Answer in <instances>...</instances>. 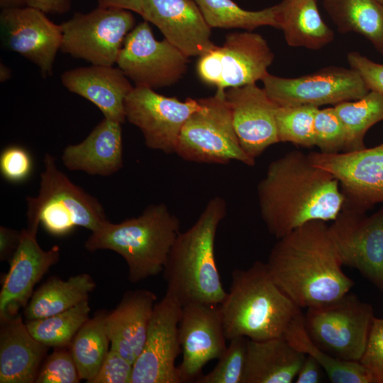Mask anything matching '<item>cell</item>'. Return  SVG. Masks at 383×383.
I'll list each match as a JSON object with an SVG mask.
<instances>
[{"label":"cell","mask_w":383,"mask_h":383,"mask_svg":"<svg viewBox=\"0 0 383 383\" xmlns=\"http://www.w3.org/2000/svg\"><path fill=\"white\" fill-rule=\"evenodd\" d=\"M260 212L277 239L313 221H333L345 198L338 180L292 150L272 161L257 187Z\"/></svg>","instance_id":"cell-1"},{"label":"cell","mask_w":383,"mask_h":383,"mask_svg":"<svg viewBox=\"0 0 383 383\" xmlns=\"http://www.w3.org/2000/svg\"><path fill=\"white\" fill-rule=\"evenodd\" d=\"M265 263L276 285L301 309L333 301L354 285L323 221H310L277 239Z\"/></svg>","instance_id":"cell-2"},{"label":"cell","mask_w":383,"mask_h":383,"mask_svg":"<svg viewBox=\"0 0 383 383\" xmlns=\"http://www.w3.org/2000/svg\"><path fill=\"white\" fill-rule=\"evenodd\" d=\"M226 211L225 199L212 197L195 223L179 232L170 249L162 271L166 292L182 306L220 304L226 294L215 258L216 232Z\"/></svg>","instance_id":"cell-3"},{"label":"cell","mask_w":383,"mask_h":383,"mask_svg":"<svg viewBox=\"0 0 383 383\" xmlns=\"http://www.w3.org/2000/svg\"><path fill=\"white\" fill-rule=\"evenodd\" d=\"M227 340L244 336L252 340L284 338L304 313L276 285L266 263L255 261L231 274L228 292L219 304Z\"/></svg>","instance_id":"cell-4"},{"label":"cell","mask_w":383,"mask_h":383,"mask_svg":"<svg viewBox=\"0 0 383 383\" xmlns=\"http://www.w3.org/2000/svg\"><path fill=\"white\" fill-rule=\"evenodd\" d=\"M180 232V221L164 203L150 204L138 217L113 223L109 220L91 232L88 251L109 250L126 261L128 279L137 283L162 272Z\"/></svg>","instance_id":"cell-5"},{"label":"cell","mask_w":383,"mask_h":383,"mask_svg":"<svg viewBox=\"0 0 383 383\" xmlns=\"http://www.w3.org/2000/svg\"><path fill=\"white\" fill-rule=\"evenodd\" d=\"M40 174L39 192L27 196L28 227L41 225L50 235L63 237L76 227L95 231L108 219L99 201L74 184L46 153Z\"/></svg>","instance_id":"cell-6"},{"label":"cell","mask_w":383,"mask_h":383,"mask_svg":"<svg viewBox=\"0 0 383 383\" xmlns=\"http://www.w3.org/2000/svg\"><path fill=\"white\" fill-rule=\"evenodd\" d=\"M225 91L216 90L214 96L198 99L201 107L182 127L174 153L198 163L237 161L254 166L255 159L244 151L235 133Z\"/></svg>","instance_id":"cell-7"},{"label":"cell","mask_w":383,"mask_h":383,"mask_svg":"<svg viewBox=\"0 0 383 383\" xmlns=\"http://www.w3.org/2000/svg\"><path fill=\"white\" fill-rule=\"evenodd\" d=\"M372 306L348 292L342 297L306 309L304 324L313 343L341 360L360 361L374 318Z\"/></svg>","instance_id":"cell-8"},{"label":"cell","mask_w":383,"mask_h":383,"mask_svg":"<svg viewBox=\"0 0 383 383\" xmlns=\"http://www.w3.org/2000/svg\"><path fill=\"white\" fill-rule=\"evenodd\" d=\"M61 27L63 52L94 65L113 66L135 27V18L128 10L98 6L87 13H74Z\"/></svg>","instance_id":"cell-9"},{"label":"cell","mask_w":383,"mask_h":383,"mask_svg":"<svg viewBox=\"0 0 383 383\" xmlns=\"http://www.w3.org/2000/svg\"><path fill=\"white\" fill-rule=\"evenodd\" d=\"M273 60L274 54L262 35L232 33L221 46L199 57L196 73L204 83L225 91L262 80Z\"/></svg>","instance_id":"cell-10"},{"label":"cell","mask_w":383,"mask_h":383,"mask_svg":"<svg viewBox=\"0 0 383 383\" xmlns=\"http://www.w3.org/2000/svg\"><path fill=\"white\" fill-rule=\"evenodd\" d=\"M188 57L165 38H155L145 21L127 35L116 63L135 87L158 89L177 82L186 73Z\"/></svg>","instance_id":"cell-11"},{"label":"cell","mask_w":383,"mask_h":383,"mask_svg":"<svg viewBox=\"0 0 383 383\" xmlns=\"http://www.w3.org/2000/svg\"><path fill=\"white\" fill-rule=\"evenodd\" d=\"M262 82L268 96L279 106L335 105L362 98L370 91L357 71L337 66L294 78L267 73Z\"/></svg>","instance_id":"cell-12"},{"label":"cell","mask_w":383,"mask_h":383,"mask_svg":"<svg viewBox=\"0 0 383 383\" xmlns=\"http://www.w3.org/2000/svg\"><path fill=\"white\" fill-rule=\"evenodd\" d=\"M311 163L331 174L345 198L343 208L365 213L383 203V143L363 149L308 154Z\"/></svg>","instance_id":"cell-13"},{"label":"cell","mask_w":383,"mask_h":383,"mask_svg":"<svg viewBox=\"0 0 383 383\" xmlns=\"http://www.w3.org/2000/svg\"><path fill=\"white\" fill-rule=\"evenodd\" d=\"M200 107L198 99L182 101L150 88L135 87L126 99L125 114L140 129L148 148L170 154L175 152L185 122Z\"/></svg>","instance_id":"cell-14"},{"label":"cell","mask_w":383,"mask_h":383,"mask_svg":"<svg viewBox=\"0 0 383 383\" xmlns=\"http://www.w3.org/2000/svg\"><path fill=\"white\" fill-rule=\"evenodd\" d=\"M333 221L328 231L343 265L383 293V208L369 216L343 208Z\"/></svg>","instance_id":"cell-15"},{"label":"cell","mask_w":383,"mask_h":383,"mask_svg":"<svg viewBox=\"0 0 383 383\" xmlns=\"http://www.w3.org/2000/svg\"><path fill=\"white\" fill-rule=\"evenodd\" d=\"M182 305L165 293L155 305L146 340L135 361L131 383H181L175 362L181 346Z\"/></svg>","instance_id":"cell-16"},{"label":"cell","mask_w":383,"mask_h":383,"mask_svg":"<svg viewBox=\"0 0 383 383\" xmlns=\"http://www.w3.org/2000/svg\"><path fill=\"white\" fill-rule=\"evenodd\" d=\"M179 339L182 353V362L177 367L181 382L196 380L204 367L218 359L227 347L219 304L189 303L182 306Z\"/></svg>","instance_id":"cell-17"},{"label":"cell","mask_w":383,"mask_h":383,"mask_svg":"<svg viewBox=\"0 0 383 383\" xmlns=\"http://www.w3.org/2000/svg\"><path fill=\"white\" fill-rule=\"evenodd\" d=\"M0 23L8 48L38 66L44 77L51 75L62 45L61 25L28 6L2 9Z\"/></svg>","instance_id":"cell-18"},{"label":"cell","mask_w":383,"mask_h":383,"mask_svg":"<svg viewBox=\"0 0 383 383\" xmlns=\"http://www.w3.org/2000/svg\"><path fill=\"white\" fill-rule=\"evenodd\" d=\"M38 228L21 231L18 245L9 260L0 292V319L19 313L30 301L35 285L60 259V249L44 250L37 240Z\"/></svg>","instance_id":"cell-19"},{"label":"cell","mask_w":383,"mask_h":383,"mask_svg":"<svg viewBox=\"0 0 383 383\" xmlns=\"http://www.w3.org/2000/svg\"><path fill=\"white\" fill-rule=\"evenodd\" d=\"M233 125L244 151L255 159L279 142L275 113L278 105L256 83L226 89Z\"/></svg>","instance_id":"cell-20"},{"label":"cell","mask_w":383,"mask_h":383,"mask_svg":"<svg viewBox=\"0 0 383 383\" xmlns=\"http://www.w3.org/2000/svg\"><path fill=\"white\" fill-rule=\"evenodd\" d=\"M140 16L188 57H200L216 47L211 28L194 0H143Z\"/></svg>","instance_id":"cell-21"},{"label":"cell","mask_w":383,"mask_h":383,"mask_svg":"<svg viewBox=\"0 0 383 383\" xmlns=\"http://www.w3.org/2000/svg\"><path fill=\"white\" fill-rule=\"evenodd\" d=\"M122 70L94 65L65 71L61 82L70 91L93 103L104 118L123 123L125 101L133 87Z\"/></svg>","instance_id":"cell-22"},{"label":"cell","mask_w":383,"mask_h":383,"mask_svg":"<svg viewBox=\"0 0 383 383\" xmlns=\"http://www.w3.org/2000/svg\"><path fill=\"white\" fill-rule=\"evenodd\" d=\"M157 296L147 289L127 292L106 316L111 348L134 364L145 345Z\"/></svg>","instance_id":"cell-23"},{"label":"cell","mask_w":383,"mask_h":383,"mask_svg":"<svg viewBox=\"0 0 383 383\" xmlns=\"http://www.w3.org/2000/svg\"><path fill=\"white\" fill-rule=\"evenodd\" d=\"M62 161L72 171L107 177L123 167L121 123L104 118L82 142L67 145Z\"/></svg>","instance_id":"cell-24"},{"label":"cell","mask_w":383,"mask_h":383,"mask_svg":"<svg viewBox=\"0 0 383 383\" xmlns=\"http://www.w3.org/2000/svg\"><path fill=\"white\" fill-rule=\"evenodd\" d=\"M0 320V382H35L48 347L33 337L19 313Z\"/></svg>","instance_id":"cell-25"},{"label":"cell","mask_w":383,"mask_h":383,"mask_svg":"<svg viewBox=\"0 0 383 383\" xmlns=\"http://www.w3.org/2000/svg\"><path fill=\"white\" fill-rule=\"evenodd\" d=\"M305 356L284 338L248 339L243 383H292Z\"/></svg>","instance_id":"cell-26"},{"label":"cell","mask_w":383,"mask_h":383,"mask_svg":"<svg viewBox=\"0 0 383 383\" xmlns=\"http://www.w3.org/2000/svg\"><path fill=\"white\" fill-rule=\"evenodd\" d=\"M279 28L292 47L318 50L334 38L322 19L316 0H282L277 4Z\"/></svg>","instance_id":"cell-27"},{"label":"cell","mask_w":383,"mask_h":383,"mask_svg":"<svg viewBox=\"0 0 383 383\" xmlns=\"http://www.w3.org/2000/svg\"><path fill=\"white\" fill-rule=\"evenodd\" d=\"M96 284L91 277L82 273L64 281L50 277L35 290L27 306V321L48 317L63 312L87 300Z\"/></svg>","instance_id":"cell-28"},{"label":"cell","mask_w":383,"mask_h":383,"mask_svg":"<svg viewBox=\"0 0 383 383\" xmlns=\"http://www.w3.org/2000/svg\"><path fill=\"white\" fill-rule=\"evenodd\" d=\"M339 32L366 38L383 55V3L378 0H323Z\"/></svg>","instance_id":"cell-29"},{"label":"cell","mask_w":383,"mask_h":383,"mask_svg":"<svg viewBox=\"0 0 383 383\" xmlns=\"http://www.w3.org/2000/svg\"><path fill=\"white\" fill-rule=\"evenodd\" d=\"M284 338L296 349L313 357L333 383H373L360 361L337 358L316 346L309 337L304 324V315L287 331Z\"/></svg>","instance_id":"cell-30"},{"label":"cell","mask_w":383,"mask_h":383,"mask_svg":"<svg viewBox=\"0 0 383 383\" xmlns=\"http://www.w3.org/2000/svg\"><path fill=\"white\" fill-rule=\"evenodd\" d=\"M107 312L98 311L80 328L71 343V354L81 379L91 383L109 349L106 328Z\"/></svg>","instance_id":"cell-31"},{"label":"cell","mask_w":383,"mask_h":383,"mask_svg":"<svg viewBox=\"0 0 383 383\" xmlns=\"http://www.w3.org/2000/svg\"><path fill=\"white\" fill-rule=\"evenodd\" d=\"M194 1L211 28H243L249 31L267 26L279 28L277 4L260 11H248L232 0Z\"/></svg>","instance_id":"cell-32"},{"label":"cell","mask_w":383,"mask_h":383,"mask_svg":"<svg viewBox=\"0 0 383 383\" xmlns=\"http://www.w3.org/2000/svg\"><path fill=\"white\" fill-rule=\"evenodd\" d=\"M334 108L345 130L343 152L365 148L367 131L383 121V95L370 91L362 98L340 102L334 105Z\"/></svg>","instance_id":"cell-33"},{"label":"cell","mask_w":383,"mask_h":383,"mask_svg":"<svg viewBox=\"0 0 383 383\" xmlns=\"http://www.w3.org/2000/svg\"><path fill=\"white\" fill-rule=\"evenodd\" d=\"M89 312L87 299L63 312L27 321L26 324L33 337L44 345L65 348L71 345L78 331L89 318Z\"/></svg>","instance_id":"cell-34"},{"label":"cell","mask_w":383,"mask_h":383,"mask_svg":"<svg viewBox=\"0 0 383 383\" xmlns=\"http://www.w3.org/2000/svg\"><path fill=\"white\" fill-rule=\"evenodd\" d=\"M318 109L308 105H278L275 119L279 142L309 148L315 146L314 118Z\"/></svg>","instance_id":"cell-35"},{"label":"cell","mask_w":383,"mask_h":383,"mask_svg":"<svg viewBox=\"0 0 383 383\" xmlns=\"http://www.w3.org/2000/svg\"><path fill=\"white\" fill-rule=\"evenodd\" d=\"M229 340V345L218 358L215 367L209 373L201 375L196 382L243 383L248 338L238 336Z\"/></svg>","instance_id":"cell-36"},{"label":"cell","mask_w":383,"mask_h":383,"mask_svg":"<svg viewBox=\"0 0 383 383\" xmlns=\"http://www.w3.org/2000/svg\"><path fill=\"white\" fill-rule=\"evenodd\" d=\"M315 146L323 153L343 151L346 134L334 106L317 109L314 118Z\"/></svg>","instance_id":"cell-37"},{"label":"cell","mask_w":383,"mask_h":383,"mask_svg":"<svg viewBox=\"0 0 383 383\" xmlns=\"http://www.w3.org/2000/svg\"><path fill=\"white\" fill-rule=\"evenodd\" d=\"M82 380L71 352L56 348L39 370L36 383H78Z\"/></svg>","instance_id":"cell-38"},{"label":"cell","mask_w":383,"mask_h":383,"mask_svg":"<svg viewBox=\"0 0 383 383\" xmlns=\"http://www.w3.org/2000/svg\"><path fill=\"white\" fill-rule=\"evenodd\" d=\"M33 170V157L21 145L5 147L0 154V172L2 177L12 184H20L29 179Z\"/></svg>","instance_id":"cell-39"},{"label":"cell","mask_w":383,"mask_h":383,"mask_svg":"<svg viewBox=\"0 0 383 383\" xmlns=\"http://www.w3.org/2000/svg\"><path fill=\"white\" fill-rule=\"evenodd\" d=\"M373 383H383V318L374 317L365 351L360 360Z\"/></svg>","instance_id":"cell-40"},{"label":"cell","mask_w":383,"mask_h":383,"mask_svg":"<svg viewBox=\"0 0 383 383\" xmlns=\"http://www.w3.org/2000/svg\"><path fill=\"white\" fill-rule=\"evenodd\" d=\"M133 364L110 348L91 383H131Z\"/></svg>","instance_id":"cell-41"},{"label":"cell","mask_w":383,"mask_h":383,"mask_svg":"<svg viewBox=\"0 0 383 383\" xmlns=\"http://www.w3.org/2000/svg\"><path fill=\"white\" fill-rule=\"evenodd\" d=\"M350 68L357 71L370 91L383 95V64L372 61L357 52L347 55Z\"/></svg>","instance_id":"cell-42"},{"label":"cell","mask_w":383,"mask_h":383,"mask_svg":"<svg viewBox=\"0 0 383 383\" xmlns=\"http://www.w3.org/2000/svg\"><path fill=\"white\" fill-rule=\"evenodd\" d=\"M21 231L1 226L0 227V260H10L20 240Z\"/></svg>","instance_id":"cell-43"},{"label":"cell","mask_w":383,"mask_h":383,"mask_svg":"<svg viewBox=\"0 0 383 383\" xmlns=\"http://www.w3.org/2000/svg\"><path fill=\"white\" fill-rule=\"evenodd\" d=\"M321 370V366L313 357L306 355L294 382L296 383L319 382Z\"/></svg>","instance_id":"cell-44"},{"label":"cell","mask_w":383,"mask_h":383,"mask_svg":"<svg viewBox=\"0 0 383 383\" xmlns=\"http://www.w3.org/2000/svg\"><path fill=\"white\" fill-rule=\"evenodd\" d=\"M26 6L51 14H62L70 9V0H27Z\"/></svg>","instance_id":"cell-45"},{"label":"cell","mask_w":383,"mask_h":383,"mask_svg":"<svg viewBox=\"0 0 383 383\" xmlns=\"http://www.w3.org/2000/svg\"><path fill=\"white\" fill-rule=\"evenodd\" d=\"M98 6L102 8H117L128 10L141 14L143 0H97Z\"/></svg>","instance_id":"cell-46"},{"label":"cell","mask_w":383,"mask_h":383,"mask_svg":"<svg viewBox=\"0 0 383 383\" xmlns=\"http://www.w3.org/2000/svg\"><path fill=\"white\" fill-rule=\"evenodd\" d=\"M27 0H0V6L2 9L23 7L26 6Z\"/></svg>","instance_id":"cell-47"},{"label":"cell","mask_w":383,"mask_h":383,"mask_svg":"<svg viewBox=\"0 0 383 383\" xmlns=\"http://www.w3.org/2000/svg\"><path fill=\"white\" fill-rule=\"evenodd\" d=\"M11 76V70L4 64L0 65V80L4 82L8 80Z\"/></svg>","instance_id":"cell-48"},{"label":"cell","mask_w":383,"mask_h":383,"mask_svg":"<svg viewBox=\"0 0 383 383\" xmlns=\"http://www.w3.org/2000/svg\"><path fill=\"white\" fill-rule=\"evenodd\" d=\"M378 1H379L382 2V3H383V0H378Z\"/></svg>","instance_id":"cell-49"}]
</instances>
